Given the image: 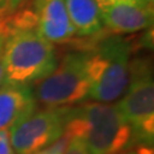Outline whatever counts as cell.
Here are the masks:
<instances>
[{
  "mask_svg": "<svg viewBox=\"0 0 154 154\" xmlns=\"http://www.w3.org/2000/svg\"><path fill=\"white\" fill-rule=\"evenodd\" d=\"M64 136L79 139L90 154H118L130 146L132 131L116 104L90 102L68 107Z\"/></svg>",
  "mask_w": 154,
  "mask_h": 154,
  "instance_id": "1",
  "label": "cell"
},
{
  "mask_svg": "<svg viewBox=\"0 0 154 154\" xmlns=\"http://www.w3.org/2000/svg\"><path fill=\"white\" fill-rule=\"evenodd\" d=\"M4 81L31 85L44 79L58 63L54 45L36 28H23L8 35L2 51Z\"/></svg>",
  "mask_w": 154,
  "mask_h": 154,
  "instance_id": "2",
  "label": "cell"
},
{
  "mask_svg": "<svg viewBox=\"0 0 154 154\" xmlns=\"http://www.w3.org/2000/svg\"><path fill=\"white\" fill-rule=\"evenodd\" d=\"M131 45L121 37H109L88 51L90 100L112 103L126 91L130 77Z\"/></svg>",
  "mask_w": 154,
  "mask_h": 154,
  "instance_id": "3",
  "label": "cell"
},
{
  "mask_svg": "<svg viewBox=\"0 0 154 154\" xmlns=\"http://www.w3.org/2000/svg\"><path fill=\"white\" fill-rule=\"evenodd\" d=\"M132 131L131 144L153 145L154 137V81L150 62L136 58L130 62L126 91L117 104Z\"/></svg>",
  "mask_w": 154,
  "mask_h": 154,
  "instance_id": "4",
  "label": "cell"
},
{
  "mask_svg": "<svg viewBox=\"0 0 154 154\" xmlns=\"http://www.w3.org/2000/svg\"><path fill=\"white\" fill-rule=\"evenodd\" d=\"M36 102L44 107H71L89 98L88 51H72L58 62L48 76L35 82Z\"/></svg>",
  "mask_w": 154,
  "mask_h": 154,
  "instance_id": "5",
  "label": "cell"
},
{
  "mask_svg": "<svg viewBox=\"0 0 154 154\" xmlns=\"http://www.w3.org/2000/svg\"><path fill=\"white\" fill-rule=\"evenodd\" d=\"M68 107L35 109L8 130L13 152L31 154L53 145L64 136Z\"/></svg>",
  "mask_w": 154,
  "mask_h": 154,
  "instance_id": "6",
  "label": "cell"
},
{
  "mask_svg": "<svg viewBox=\"0 0 154 154\" xmlns=\"http://www.w3.org/2000/svg\"><path fill=\"white\" fill-rule=\"evenodd\" d=\"M100 13L103 27L114 35L134 33L152 28L153 26L154 9L136 0L105 7L100 9Z\"/></svg>",
  "mask_w": 154,
  "mask_h": 154,
  "instance_id": "7",
  "label": "cell"
},
{
  "mask_svg": "<svg viewBox=\"0 0 154 154\" xmlns=\"http://www.w3.org/2000/svg\"><path fill=\"white\" fill-rule=\"evenodd\" d=\"M33 12L37 32L51 44H63L76 36L66 0H35Z\"/></svg>",
  "mask_w": 154,
  "mask_h": 154,
  "instance_id": "8",
  "label": "cell"
},
{
  "mask_svg": "<svg viewBox=\"0 0 154 154\" xmlns=\"http://www.w3.org/2000/svg\"><path fill=\"white\" fill-rule=\"evenodd\" d=\"M31 85L4 82L0 85V131L9 130L36 109Z\"/></svg>",
  "mask_w": 154,
  "mask_h": 154,
  "instance_id": "9",
  "label": "cell"
},
{
  "mask_svg": "<svg viewBox=\"0 0 154 154\" xmlns=\"http://www.w3.org/2000/svg\"><path fill=\"white\" fill-rule=\"evenodd\" d=\"M66 7L75 35L86 37L102 32V13L95 0H66Z\"/></svg>",
  "mask_w": 154,
  "mask_h": 154,
  "instance_id": "10",
  "label": "cell"
},
{
  "mask_svg": "<svg viewBox=\"0 0 154 154\" xmlns=\"http://www.w3.org/2000/svg\"><path fill=\"white\" fill-rule=\"evenodd\" d=\"M27 0H0V17L9 16L17 12Z\"/></svg>",
  "mask_w": 154,
  "mask_h": 154,
  "instance_id": "11",
  "label": "cell"
},
{
  "mask_svg": "<svg viewBox=\"0 0 154 154\" xmlns=\"http://www.w3.org/2000/svg\"><path fill=\"white\" fill-rule=\"evenodd\" d=\"M62 154H90V152L79 139L71 137L68 139V144H67L64 152Z\"/></svg>",
  "mask_w": 154,
  "mask_h": 154,
  "instance_id": "12",
  "label": "cell"
},
{
  "mask_svg": "<svg viewBox=\"0 0 154 154\" xmlns=\"http://www.w3.org/2000/svg\"><path fill=\"white\" fill-rule=\"evenodd\" d=\"M67 144H68V137L63 136V137H60L57 143L53 144V145L48 146L45 149H42V150H40V152L31 153V154H62V153L64 152Z\"/></svg>",
  "mask_w": 154,
  "mask_h": 154,
  "instance_id": "13",
  "label": "cell"
},
{
  "mask_svg": "<svg viewBox=\"0 0 154 154\" xmlns=\"http://www.w3.org/2000/svg\"><path fill=\"white\" fill-rule=\"evenodd\" d=\"M118 154H154L153 145L148 144H132Z\"/></svg>",
  "mask_w": 154,
  "mask_h": 154,
  "instance_id": "14",
  "label": "cell"
},
{
  "mask_svg": "<svg viewBox=\"0 0 154 154\" xmlns=\"http://www.w3.org/2000/svg\"><path fill=\"white\" fill-rule=\"evenodd\" d=\"M0 154H13V149L9 140V131H0Z\"/></svg>",
  "mask_w": 154,
  "mask_h": 154,
  "instance_id": "15",
  "label": "cell"
},
{
  "mask_svg": "<svg viewBox=\"0 0 154 154\" xmlns=\"http://www.w3.org/2000/svg\"><path fill=\"white\" fill-rule=\"evenodd\" d=\"M98 3V5L100 9H103L105 7H109V5H113V4H117V3H122V2H130V0H95ZM137 2V0H136Z\"/></svg>",
  "mask_w": 154,
  "mask_h": 154,
  "instance_id": "16",
  "label": "cell"
},
{
  "mask_svg": "<svg viewBox=\"0 0 154 154\" xmlns=\"http://www.w3.org/2000/svg\"><path fill=\"white\" fill-rule=\"evenodd\" d=\"M7 40V33L4 31L3 25L0 22V55H2V51H3V48H4V42Z\"/></svg>",
  "mask_w": 154,
  "mask_h": 154,
  "instance_id": "17",
  "label": "cell"
},
{
  "mask_svg": "<svg viewBox=\"0 0 154 154\" xmlns=\"http://www.w3.org/2000/svg\"><path fill=\"white\" fill-rule=\"evenodd\" d=\"M4 82V67H3V60L2 55H0V85Z\"/></svg>",
  "mask_w": 154,
  "mask_h": 154,
  "instance_id": "18",
  "label": "cell"
}]
</instances>
